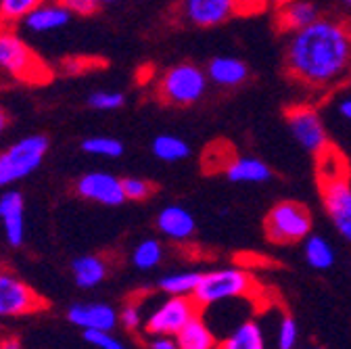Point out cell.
Segmentation results:
<instances>
[{
	"label": "cell",
	"instance_id": "6da1fadb",
	"mask_svg": "<svg viewBox=\"0 0 351 349\" xmlns=\"http://www.w3.org/2000/svg\"><path fill=\"white\" fill-rule=\"evenodd\" d=\"M351 65V23L318 17L293 32L287 47V71L305 86L335 84Z\"/></svg>",
	"mask_w": 351,
	"mask_h": 349
},
{
	"label": "cell",
	"instance_id": "7a4b0ae2",
	"mask_svg": "<svg viewBox=\"0 0 351 349\" xmlns=\"http://www.w3.org/2000/svg\"><path fill=\"white\" fill-rule=\"evenodd\" d=\"M0 73L27 86L47 84L53 77L51 67L29 49L13 25L3 23H0Z\"/></svg>",
	"mask_w": 351,
	"mask_h": 349
},
{
	"label": "cell",
	"instance_id": "3957f363",
	"mask_svg": "<svg viewBox=\"0 0 351 349\" xmlns=\"http://www.w3.org/2000/svg\"><path fill=\"white\" fill-rule=\"evenodd\" d=\"M207 73L195 63L171 65L157 80V97L169 107H191L205 97Z\"/></svg>",
	"mask_w": 351,
	"mask_h": 349
},
{
	"label": "cell",
	"instance_id": "277c9868",
	"mask_svg": "<svg viewBox=\"0 0 351 349\" xmlns=\"http://www.w3.org/2000/svg\"><path fill=\"white\" fill-rule=\"evenodd\" d=\"M51 149V141L44 134H27L5 151H0V189L13 186L42 165Z\"/></svg>",
	"mask_w": 351,
	"mask_h": 349
},
{
	"label": "cell",
	"instance_id": "5b68a950",
	"mask_svg": "<svg viewBox=\"0 0 351 349\" xmlns=\"http://www.w3.org/2000/svg\"><path fill=\"white\" fill-rule=\"evenodd\" d=\"M263 228L272 243L293 245L312 234V213L299 201H280L268 211Z\"/></svg>",
	"mask_w": 351,
	"mask_h": 349
},
{
	"label": "cell",
	"instance_id": "8992f818",
	"mask_svg": "<svg viewBox=\"0 0 351 349\" xmlns=\"http://www.w3.org/2000/svg\"><path fill=\"white\" fill-rule=\"evenodd\" d=\"M253 291V278L241 268H222L201 274L195 289V301L199 305H213L219 301L239 299Z\"/></svg>",
	"mask_w": 351,
	"mask_h": 349
},
{
	"label": "cell",
	"instance_id": "52a82bcc",
	"mask_svg": "<svg viewBox=\"0 0 351 349\" xmlns=\"http://www.w3.org/2000/svg\"><path fill=\"white\" fill-rule=\"evenodd\" d=\"M201 305L195 297L186 295H169L159 308L147 318V333L176 337L195 316H199Z\"/></svg>",
	"mask_w": 351,
	"mask_h": 349
},
{
	"label": "cell",
	"instance_id": "ba28073f",
	"mask_svg": "<svg viewBox=\"0 0 351 349\" xmlns=\"http://www.w3.org/2000/svg\"><path fill=\"white\" fill-rule=\"evenodd\" d=\"M287 123L295 141L314 155H320L330 147L328 134L320 113L310 105H295L287 109Z\"/></svg>",
	"mask_w": 351,
	"mask_h": 349
},
{
	"label": "cell",
	"instance_id": "9c48e42d",
	"mask_svg": "<svg viewBox=\"0 0 351 349\" xmlns=\"http://www.w3.org/2000/svg\"><path fill=\"white\" fill-rule=\"evenodd\" d=\"M44 305V299L21 278L0 270V318L34 314Z\"/></svg>",
	"mask_w": 351,
	"mask_h": 349
},
{
	"label": "cell",
	"instance_id": "30bf717a",
	"mask_svg": "<svg viewBox=\"0 0 351 349\" xmlns=\"http://www.w3.org/2000/svg\"><path fill=\"white\" fill-rule=\"evenodd\" d=\"M324 209L337 232L351 243V184L349 178L320 182Z\"/></svg>",
	"mask_w": 351,
	"mask_h": 349
},
{
	"label": "cell",
	"instance_id": "8fae6325",
	"mask_svg": "<svg viewBox=\"0 0 351 349\" xmlns=\"http://www.w3.org/2000/svg\"><path fill=\"white\" fill-rule=\"evenodd\" d=\"M75 193L86 201L107 207H117L125 201L121 178L107 171H88L84 176H80L75 182Z\"/></svg>",
	"mask_w": 351,
	"mask_h": 349
},
{
	"label": "cell",
	"instance_id": "7c38bea8",
	"mask_svg": "<svg viewBox=\"0 0 351 349\" xmlns=\"http://www.w3.org/2000/svg\"><path fill=\"white\" fill-rule=\"evenodd\" d=\"M237 15V0H180V17L195 27H215Z\"/></svg>",
	"mask_w": 351,
	"mask_h": 349
},
{
	"label": "cell",
	"instance_id": "4fadbf2b",
	"mask_svg": "<svg viewBox=\"0 0 351 349\" xmlns=\"http://www.w3.org/2000/svg\"><path fill=\"white\" fill-rule=\"evenodd\" d=\"M67 320L82 330H113L117 324V312L111 305L99 301L75 303L67 310Z\"/></svg>",
	"mask_w": 351,
	"mask_h": 349
},
{
	"label": "cell",
	"instance_id": "5bb4252c",
	"mask_svg": "<svg viewBox=\"0 0 351 349\" xmlns=\"http://www.w3.org/2000/svg\"><path fill=\"white\" fill-rule=\"evenodd\" d=\"M0 222L5 226L9 245L19 247L25 239V201L19 191H5L0 195Z\"/></svg>",
	"mask_w": 351,
	"mask_h": 349
},
{
	"label": "cell",
	"instance_id": "9a60e30c",
	"mask_svg": "<svg viewBox=\"0 0 351 349\" xmlns=\"http://www.w3.org/2000/svg\"><path fill=\"white\" fill-rule=\"evenodd\" d=\"M73 13L69 9H65L57 0H44L42 5H38L21 23L34 32V34H49L55 29L65 27L71 21Z\"/></svg>",
	"mask_w": 351,
	"mask_h": 349
},
{
	"label": "cell",
	"instance_id": "2e32d148",
	"mask_svg": "<svg viewBox=\"0 0 351 349\" xmlns=\"http://www.w3.org/2000/svg\"><path fill=\"white\" fill-rule=\"evenodd\" d=\"M157 228L169 241L184 243V241L193 239V234L197 230V224H195V217H193V213L189 209H184L180 205H169V207H163L159 211Z\"/></svg>",
	"mask_w": 351,
	"mask_h": 349
},
{
	"label": "cell",
	"instance_id": "e0dca14e",
	"mask_svg": "<svg viewBox=\"0 0 351 349\" xmlns=\"http://www.w3.org/2000/svg\"><path fill=\"white\" fill-rule=\"evenodd\" d=\"M320 17V11L310 0H285L278 7L276 23L285 32H297L305 25L314 23Z\"/></svg>",
	"mask_w": 351,
	"mask_h": 349
},
{
	"label": "cell",
	"instance_id": "ac0fdd59",
	"mask_svg": "<svg viewBox=\"0 0 351 349\" xmlns=\"http://www.w3.org/2000/svg\"><path fill=\"white\" fill-rule=\"evenodd\" d=\"M207 77L224 88H237L249 77V67L237 57H213L205 69Z\"/></svg>",
	"mask_w": 351,
	"mask_h": 349
},
{
	"label": "cell",
	"instance_id": "d6986e66",
	"mask_svg": "<svg viewBox=\"0 0 351 349\" xmlns=\"http://www.w3.org/2000/svg\"><path fill=\"white\" fill-rule=\"evenodd\" d=\"M224 173L230 182H251L261 184L272 180V169L268 163H263L257 157H237L230 159V163L224 167Z\"/></svg>",
	"mask_w": 351,
	"mask_h": 349
},
{
	"label": "cell",
	"instance_id": "ffe728a7",
	"mask_svg": "<svg viewBox=\"0 0 351 349\" xmlns=\"http://www.w3.org/2000/svg\"><path fill=\"white\" fill-rule=\"evenodd\" d=\"M71 270L80 289H95L107 276V261L99 255H82L71 264Z\"/></svg>",
	"mask_w": 351,
	"mask_h": 349
},
{
	"label": "cell",
	"instance_id": "44dd1931",
	"mask_svg": "<svg viewBox=\"0 0 351 349\" xmlns=\"http://www.w3.org/2000/svg\"><path fill=\"white\" fill-rule=\"evenodd\" d=\"M219 349H268L266 335L257 320H245L219 343Z\"/></svg>",
	"mask_w": 351,
	"mask_h": 349
},
{
	"label": "cell",
	"instance_id": "7402d4cb",
	"mask_svg": "<svg viewBox=\"0 0 351 349\" xmlns=\"http://www.w3.org/2000/svg\"><path fill=\"white\" fill-rule=\"evenodd\" d=\"M178 349H213L215 335L201 316H195L178 335H176Z\"/></svg>",
	"mask_w": 351,
	"mask_h": 349
},
{
	"label": "cell",
	"instance_id": "603a6c76",
	"mask_svg": "<svg viewBox=\"0 0 351 349\" xmlns=\"http://www.w3.org/2000/svg\"><path fill=\"white\" fill-rule=\"evenodd\" d=\"M303 257L314 270H328L335 264V249L324 237L310 234L303 241Z\"/></svg>",
	"mask_w": 351,
	"mask_h": 349
},
{
	"label": "cell",
	"instance_id": "cb8c5ba5",
	"mask_svg": "<svg viewBox=\"0 0 351 349\" xmlns=\"http://www.w3.org/2000/svg\"><path fill=\"white\" fill-rule=\"evenodd\" d=\"M151 151L159 161L165 163H176V161H182L191 155V147L186 141H182L180 136L176 134H159L153 139L151 143Z\"/></svg>",
	"mask_w": 351,
	"mask_h": 349
},
{
	"label": "cell",
	"instance_id": "d4e9b609",
	"mask_svg": "<svg viewBox=\"0 0 351 349\" xmlns=\"http://www.w3.org/2000/svg\"><path fill=\"white\" fill-rule=\"evenodd\" d=\"M201 280L199 272H173L167 274L159 280V289L165 291L167 295H186L193 297L195 289Z\"/></svg>",
	"mask_w": 351,
	"mask_h": 349
},
{
	"label": "cell",
	"instance_id": "484cf974",
	"mask_svg": "<svg viewBox=\"0 0 351 349\" xmlns=\"http://www.w3.org/2000/svg\"><path fill=\"white\" fill-rule=\"evenodd\" d=\"M82 151L95 157H107V159H117L123 155V143L111 136H88L82 141Z\"/></svg>",
	"mask_w": 351,
	"mask_h": 349
},
{
	"label": "cell",
	"instance_id": "4316f807",
	"mask_svg": "<svg viewBox=\"0 0 351 349\" xmlns=\"http://www.w3.org/2000/svg\"><path fill=\"white\" fill-rule=\"evenodd\" d=\"M163 259V247L155 239H147L136 245L134 253H132V264L138 270H153L161 264Z\"/></svg>",
	"mask_w": 351,
	"mask_h": 349
},
{
	"label": "cell",
	"instance_id": "83f0119b",
	"mask_svg": "<svg viewBox=\"0 0 351 349\" xmlns=\"http://www.w3.org/2000/svg\"><path fill=\"white\" fill-rule=\"evenodd\" d=\"M44 0H0V23L13 25L23 21Z\"/></svg>",
	"mask_w": 351,
	"mask_h": 349
},
{
	"label": "cell",
	"instance_id": "f1b7e54d",
	"mask_svg": "<svg viewBox=\"0 0 351 349\" xmlns=\"http://www.w3.org/2000/svg\"><path fill=\"white\" fill-rule=\"evenodd\" d=\"M125 105V95L117 91H97L88 97V107L95 111H117Z\"/></svg>",
	"mask_w": 351,
	"mask_h": 349
},
{
	"label": "cell",
	"instance_id": "f546056e",
	"mask_svg": "<svg viewBox=\"0 0 351 349\" xmlns=\"http://www.w3.org/2000/svg\"><path fill=\"white\" fill-rule=\"evenodd\" d=\"M121 186H123V195L125 201H145L153 195L155 186L145 180V178H136V176H128L121 178Z\"/></svg>",
	"mask_w": 351,
	"mask_h": 349
},
{
	"label": "cell",
	"instance_id": "4dcf8cb0",
	"mask_svg": "<svg viewBox=\"0 0 351 349\" xmlns=\"http://www.w3.org/2000/svg\"><path fill=\"white\" fill-rule=\"evenodd\" d=\"M297 341H299V326L293 316L285 314L278 322V333H276L278 349H295Z\"/></svg>",
	"mask_w": 351,
	"mask_h": 349
},
{
	"label": "cell",
	"instance_id": "1f68e13d",
	"mask_svg": "<svg viewBox=\"0 0 351 349\" xmlns=\"http://www.w3.org/2000/svg\"><path fill=\"white\" fill-rule=\"evenodd\" d=\"M84 339L99 349H128L117 337L111 335V330H84Z\"/></svg>",
	"mask_w": 351,
	"mask_h": 349
},
{
	"label": "cell",
	"instance_id": "d6a6232c",
	"mask_svg": "<svg viewBox=\"0 0 351 349\" xmlns=\"http://www.w3.org/2000/svg\"><path fill=\"white\" fill-rule=\"evenodd\" d=\"M57 3H61L65 9H69L73 15H80V17L95 15L101 9L99 0H57Z\"/></svg>",
	"mask_w": 351,
	"mask_h": 349
},
{
	"label": "cell",
	"instance_id": "836d02e7",
	"mask_svg": "<svg viewBox=\"0 0 351 349\" xmlns=\"http://www.w3.org/2000/svg\"><path fill=\"white\" fill-rule=\"evenodd\" d=\"M119 322H121L128 330H136V328L141 326V322H143V316H141V308H138V305H134V303L125 305V308L121 310V314H119Z\"/></svg>",
	"mask_w": 351,
	"mask_h": 349
},
{
	"label": "cell",
	"instance_id": "e575fe53",
	"mask_svg": "<svg viewBox=\"0 0 351 349\" xmlns=\"http://www.w3.org/2000/svg\"><path fill=\"white\" fill-rule=\"evenodd\" d=\"M266 7V0H237V15H253Z\"/></svg>",
	"mask_w": 351,
	"mask_h": 349
},
{
	"label": "cell",
	"instance_id": "d590c367",
	"mask_svg": "<svg viewBox=\"0 0 351 349\" xmlns=\"http://www.w3.org/2000/svg\"><path fill=\"white\" fill-rule=\"evenodd\" d=\"M151 349H178V343H176V337L157 335V339L151 341Z\"/></svg>",
	"mask_w": 351,
	"mask_h": 349
},
{
	"label": "cell",
	"instance_id": "8d00e7d4",
	"mask_svg": "<svg viewBox=\"0 0 351 349\" xmlns=\"http://www.w3.org/2000/svg\"><path fill=\"white\" fill-rule=\"evenodd\" d=\"M339 113H341L345 119H349V121H351V97L341 99V103H339Z\"/></svg>",
	"mask_w": 351,
	"mask_h": 349
},
{
	"label": "cell",
	"instance_id": "74e56055",
	"mask_svg": "<svg viewBox=\"0 0 351 349\" xmlns=\"http://www.w3.org/2000/svg\"><path fill=\"white\" fill-rule=\"evenodd\" d=\"M9 121H11L9 113L3 107H0V134H5V130L9 128Z\"/></svg>",
	"mask_w": 351,
	"mask_h": 349
},
{
	"label": "cell",
	"instance_id": "f35d334b",
	"mask_svg": "<svg viewBox=\"0 0 351 349\" xmlns=\"http://www.w3.org/2000/svg\"><path fill=\"white\" fill-rule=\"evenodd\" d=\"M0 349H21V343L17 339H5L0 341Z\"/></svg>",
	"mask_w": 351,
	"mask_h": 349
},
{
	"label": "cell",
	"instance_id": "ab89813d",
	"mask_svg": "<svg viewBox=\"0 0 351 349\" xmlns=\"http://www.w3.org/2000/svg\"><path fill=\"white\" fill-rule=\"evenodd\" d=\"M101 5H109V3H117V0H99Z\"/></svg>",
	"mask_w": 351,
	"mask_h": 349
},
{
	"label": "cell",
	"instance_id": "60d3db41",
	"mask_svg": "<svg viewBox=\"0 0 351 349\" xmlns=\"http://www.w3.org/2000/svg\"><path fill=\"white\" fill-rule=\"evenodd\" d=\"M343 5H345V7H351V0H343Z\"/></svg>",
	"mask_w": 351,
	"mask_h": 349
},
{
	"label": "cell",
	"instance_id": "b9f144b4",
	"mask_svg": "<svg viewBox=\"0 0 351 349\" xmlns=\"http://www.w3.org/2000/svg\"><path fill=\"white\" fill-rule=\"evenodd\" d=\"M213 349H219V347H213Z\"/></svg>",
	"mask_w": 351,
	"mask_h": 349
},
{
	"label": "cell",
	"instance_id": "7bdbcfd3",
	"mask_svg": "<svg viewBox=\"0 0 351 349\" xmlns=\"http://www.w3.org/2000/svg\"><path fill=\"white\" fill-rule=\"evenodd\" d=\"M349 71H351V65H349Z\"/></svg>",
	"mask_w": 351,
	"mask_h": 349
},
{
	"label": "cell",
	"instance_id": "ee69618b",
	"mask_svg": "<svg viewBox=\"0 0 351 349\" xmlns=\"http://www.w3.org/2000/svg\"><path fill=\"white\" fill-rule=\"evenodd\" d=\"M280 3H285V0H280Z\"/></svg>",
	"mask_w": 351,
	"mask_h": 349
},
{
	"label": "cell",
	"instance_id": "f6af8a7d",
	"mask_svg": "<svg viewBox=\"0 0 351 349\" xmlns=\"http://www.w3.org/2000/svg\"><path fill=\"white\" fill-rule=\"evenodd\" d=\"M316 349H320V347H316Z\"/></svg>",
	"mask_w": 351,
	"mask_h": 349
}]
</instances>
